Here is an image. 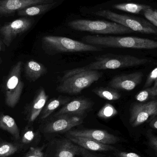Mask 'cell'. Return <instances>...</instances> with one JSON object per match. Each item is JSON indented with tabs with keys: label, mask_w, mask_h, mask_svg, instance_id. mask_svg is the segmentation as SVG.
Segmentation results:
<instances>
[{
	"label": "cell",
	"mask_w": 157,
	"mask_h": 157,
	"mask_svg": "<svg viewBox=\"0 0 157 157\" xmlns=\"http://www.w3.org/2000/svg\"><path fill=\"white\" fill-rule=\"evenodd\" d=\"M149 62L146 59H141L128 55H116L107 53L96 57L95 61L84 67L68 70L64 72L61 81L79 73L88 71L115 70L144 65Z\"/></svg>",
	"instance_id": "obj_1"
},
{
	"label": "cell",
	"mask_w": 157,
	"mask_h": 157,
	"mask_svg": "<svg viewBox=\"0 0 157 157\" xmlns=\"http://www.w3.org/2000/svg\"><path fill=\"white\" fill-rule=\"evenodd\" d=\"M83 42L100 47L153 49L157 48V41L136 37L89 35L82 38Z\"/></svg>",
	"instance_id": "obj_2"
},
{
	"label": "cell",
	"mask_w": 157,
	"mask_h": 157,
	"mask_svg": "<svg viewBox=\"0 0 157 157\" xmlns=\"http://www.w3.org/2000/svg\"><path fill=\"white\" fill-rule=\"evenodd\" d=\"M42 46L45 52L50 54L102 50L101 47L90 45L69 38L58 36L43 37Z\"/></svg>",
	"instance_id": "obj_3"
},
{
	"label": "cell",
	"mask_w": 157,
	"mask_h": 157,
	"mask_svg": "<svg viewBox=\"0 0 157 157\" xmlns=\"http://www.w3.org/2000/svg\"><path fill=\"white\" fill-rule=\"evenodd\" d=\"M69 27L80 31L99 34H122L133 33L132 30L115 22L101 20L77 19L68 24Z\"/></svg>",
	"instance_id": "obj_4"
},
{
	"label": "cell",
	"mask_w": 157,
	"mask_h": 157,
	"mask_svg": "<svg viewBox=\"0 0 157 157\" xmlns=\"http://www.w3.org/2000/svg\"><path fill=\"white\" fill-rule=\"evenodd\" d=\"M103 73L98 71H88L72 75L61 81L56 88L60 93L76 95L98 81Z\"/></svg>",
	"instance_id": "obj_5"
},
{
	"label": "cell",
	"mask_w": 157,
	"mask_h": 157,
	"mask_svg": "<svg viewBox=\"0 0 157 157\" xmlns=\"http://www.w3.org/2000/svg\"><path fill=\"white\" fill-rule=\"evenodd\" d=\"M96 15L105 17L124 26L133 31L147 34H157V28L150 22L140 18L120 14L109 10H100Z\"/></svg>",
	"instance_id": "obj_6"
},
{
	"label": "cell",
	"mask_w": 157,
	"mask_h": 157,
	"mask_svg": "<svg viewBox=\"0 0 157 157\" xmlns=\"http://www.w3.org/2000/svg\"><path fill=\"white\" fill-rule=\"evenodd\" d=\"M23 62L18 61L11 69L6 78L5 87L6 104L13 108L20 100L24 88L21 74Z\"/></svg>",
	"instance_id": "obj_7"
},
{
	"label": "cell",
	"mask_w": 157,
	"mask_h": 157,
	"mask_svg": "<svg viewBox=\"0 0 157 157\" xmlns=\"http://www.w3.org/2000/svg\"><path fill=\"white\" fill-rule=\"evenodd\" d=\"M53 117L43 125V132L48 134L67 132L72 128L80 125L83 122L82 117L70 114L54 115Z\"/></svg>",
	"instance_id": "obj_8"
},
{
	"label": "cell",
	"mask_w": 157,
	"mask_h": 157,
	"mask_svg": "<svg viewBox=\"0 0 157 157\" xmlns=\"http://www.w3.org/2000/svg\"><path fill=\"white\" fill-rule=\"evenodd\" d=\"M34 20L28 17H20L0 27V36L6 47L10 46L18 35L28 30L33 25Z\"/></svg>",
	"instance_id": "obj_9"
},
{
	"label": "cell",
	"mask_w": 157,
	"mask_h": 157,
	"mask_svg": "<svg viewBox=\"0 0 157 157\" xmlns=\"http://www.w3.org/2000/svg\"><path fill=\"white\" fill-rule=\"evenodd\" d=\"M157 116V100L145 103H135L130 109V123L136 127Z\"/></svg>",
	"instance_id": "obj_10"
},
{
	"label": "cell",
	"mask_w": 157,
	"mask_h": 157,
	"mask_svg": "<svg viewBox=\"0 0 157 157\" xmlns=\"http://www.w3.org/2000/svg\"><path fill=\"white\" fill-rule=\"evenodd\" d=\"M66 135L90 138L107 145L114 144L120 140L118 136L109 133L107 131L98 129L70 130L67 132Z\"/></svg>",
	"instance_id": "obj_11"
},
{
	"label": "cell",
	"mask_w": 157,
	"mask_h": 157,
	"mask_svg": "<svg viewBox=\"0 0 157 157\" xmlns=\"http://www.w3.org/2000/svg\"><path fill=\"white\" fill-rule=\"evenodd\" d=\"M93 105L92 101L87 98L81 97L66 103L54 115L67 114L82 117L92 109Z\"/></svg>",
	"instance_id": "obj_12"
},
{
	"label": "cell",
	"mask_w": 157,
	"mask_h": 157,
	"mask_svg": "<svg viewBox=\"0 0 157 157\" xmlns=\"http://www.w3.org/2000/svg\"><path fill=\"white\" fill-rule=\"evenodd\" d=\"M55 0H0V16H11L28 6L54 2Z\"/></svg>",
	"instance_id": "obj_13"
},
{
	"label": "cell",
	"mask_w": 157,
	"mask_h": 157,
	"mask_svg": "<svg viewBox=\"0 0 157 157\" xmlns=\"http://www.w3.org/2000/svg\"><path fill=\"white\" fill-rule=\"evenodd\" d=\"M143 77L142 72L122 75L112 78L109 82V86L116 90H132L141 83Z\"/></svg>",
	"instance_id": "obj_14"
},
{
	"label": "cell",
	"mask_w": 157,
	"mask_h": 157,
	"mask_svg": "<svg viewBox=\"0 0 157 157\" xmlns=\"http://www.w3.org/2000/svg\"><path fill=\"white\" fill-rule=\"evenodd\" d=\"M54 144L55 147L51 152L50 157H75L80 155V147L68 138L59 139Z\"/></svg>",
	"instance_id": "obj_15"
},
{
	"label": "cell",
	"mask_w": 157,
	"mask_h": 157,
	"mask_svg": "<svg viewBox=\"0 0 157 157\" xmlns=\"http://www.w3.org/2000/svg\"><path fill=\"white\" fill-rule=\"evenodd\" d=\"M48 98V96L45 89L43 88H40L28 108L27 118L29 122H34L40 115Z\"/></svg>",
	"instance_id": "obj_16"
},
{
	"label": "cell",
	"mask_w": 157,
	"mask_h": 157,
	"mask_svg": "<svg viewBox=\"0 0 157 157\" xmlns=\"http://www.w3.org/2000/svg\"><path fill=\"white\" fill-rule=\"evenodd\" d=\"M67 138L75 144L87 150L98 152H107L115 150L111 145L105 144L90 138L78 136H67Z\"/></svg>",
	"instance_id": "obj_17"
},
{
	"label": "cell",
	"mask_w": 157,
	"mask_h": 157,
	"mask_svg": "<svg viewBox=\"0 0 157 157\" xmlns=\"http://www.w3.org/2000/svg\"><path fill=\"white\" fill-rule=\"evenodd\" d=\"M46 67L42 63L34 60L27 62L25 66V72L26 77L32 82H35L47 73Z\"/></svg>",
	"instance_id": "obj_18"
},
{
	"label": "cell",
	"mask_w": 157,
	"mask_h": 157,
	"mask_svg": "<svg viewBox=\"0 0 157 157\" xmlns=\"http://www.w3.org/2000/svg\"><path fill=\"white\" fill-rule=\"evenodd\" d=\"M71 98L68 97L60 96L58 98L51 99L46 102L45 107L40 113V119L45 120L52 114L58 108L68 103L71 101Z\"/></svg>",
	"instance_id": "obj_19"
},
{
	"label": "cell",
	"mask_w": 157,
	"mask_h": 157,
	"mask_svg": "<svg viewBox=\"0 0 157 157\" xmlns=\"http://www.w3.org/2000/svg\"><path fill=\"white\" fill-rule=\"evenodd\" d=\"M57 4V2L41 4L28 6L17 12L21 16H34L47 13L52 9Z\"/></svg>",
	"instance_id": "obj_20"
},
{
	"label": "cell",
	"mask_w": 157,
	"mask_h": 157,
	"mask_svg": "<svg viewBox=\"0 0 157 157\" xmlns=\"http://www.w3.org/2000/svg\"><path fill=\"white\" fill-rule=\"evenodd\" d=\"M0 128L10 133L16 140L20 138V131L13 118L8 115L0 116Z\"/></svg>",
	"instance_id": "obj_21"
},
{
	"label": "cell",
	"mask_w": 157,
	"mask_h": 157,
	"mask_svg": "<svg viewBox=\"0 0 157 157\" xmlns=\"http://www.w3.org/2000/svg\"><path fill=\"white\" fill-rule=\"evenodd\" d=\"M92 92L99 98L109 101H116L121 98L120 93L110 87H98L92 89Z\"/></svg>",
	"instance_id": "obj_22"
},
{
	"label": "cell",
	"mask_w": 157,
	"mask_h": 157,
	"mask_svg": "<svg viewBox=\"0 0 157 157\" xmlns=\"http://www.w3.org/2000/svg\"><path fill=\"white\" fill-rule=\"evenodd\" d=\"M112 7L114 9L132 13L139 14L142 13H144L146 10L151 8V6L133 3H124L113 5L112 6Z\"/></svg>",
	"instance_id": "obj_23"
},
{
	"label": "cell",
	"mask_w": 157,
	"mask_h": 157,
	"mask_svg": "<svg viewBox=\"0 0 157 157\" xmlns=\"http://www.w3.org/2000/svg\"><path fill=\"white\" fill-rule=\"evenodd\" d=\"M118 111L115 107L109 103H107L99 110L97 116L103 120H108L118 114Z\"/></svg>",
	"instance_id": "obj_24"
},
{
	"label": "cell",
	"mask_w": 157,
	"mask_h": 157,
	"mask_svg": "<svg viewBox=\"0 0 157 157\" xmlns=\"http://www.w3.org/2000/svg\"><path fill=\"white\" fill-rule=\"evenodd\" d=\"M17 146L10 143L0 144V157H8L14 154L17 151Z\"/></svg>",
	"instance_id": "obj_25"
},
{
	"label": "cell",
	"mask_w": 157,
	"mask_h": 157,
	"mask_svg": "<svg viewBox=\"0 0 157 157\" xmlns=\"http://www.w3.org/2000/svg\"><path fill=\"white\" fill-rule=\"evenodd\" d=\"M144 14L149 22L157 27V10H153L151 7L148 8L144 12Z\"/></svg>",
	"instance_id": "obj_26"
},
{
	"label": "cell",
	"mask_w": 157,
	"mask_h": 157,
	"mask_svg": "<svg viewBox=\"0 0 157 157\" xmlns=\"http://www.w3.org/2000/svg\"><path fill=\"white\" fill-rule=\"evenodd\" d=\"M44 147H30L24 157H44Z\"/></svg>",
	"instance_id": "obj_27"
},
{
	"label": "cell",
	"mask_w": 157,
	"mask_h": 157,
	"mask_svg": "<svg viewBox=\"0 0 157 157\" xmlns=\"http://www.w3.org/2000/svg\"><path fill=\"white\" fill-rule=\"evenodd\" d=\"M152 98V93H151V87L147 88L144 90H142L141 92L138 93L136 96V100L141 102L148 100Z\"/></svg>",
	"instance_id": "obj_28"
},
{
	"label": "cell",
	"mask_w": 157,
	"mask_h": 157,
	"mask_svg": "<svg viewBox=\"0 0 157 157\" xmlns=\"http://www.w3.org/2000/svg\"><path fill=\"white\" fill-rule=\"evenodd\" d=\"M36 136V133L31 129L27 130L23 135L22 142L25 144H28L33 142Z\"/></svg>",
	"instance_id": "obj_29"
},
{
	"label": "cell",
	"mask_w": 157,
	"mask_h": 157,
	"mask_svg": "<svg viewBox=\"0 0 157 157\" xmlns=\"http://www.w3.org/2000/svg\"><path fill=\"white\" fill-rule=\"evenodd\" d=\"M156 78H157V67L155 68L148 75L147 79L146 81L144 87H149L155 82Z\"/></svg>",
	"instance_id": "obj_30"
},
{
	"label": "cell",
	"mask_w": 157,
	"mask_h": 157,
	"mask_svg": "<svg viewBox=\"0 0 157 157\" xmlns=\"http://www.w3.org/2000/svg\"><path fill=\"white\" fill-rule=\"evenodd\" d=\"M148 137L150 146L157 152V136L150 134L148 136Z\"/></svg>",
	"instance_id": "obj_31"
},
{
	"label": "cell",
	"mask_w": 157,
	"mask_h": 157,
	"mask_svg": "<svg viewBox=\"0 0 157 157\" xmlns=\"http://www.w3.org/2000/svg\"><path fill=\"white\" fill-rule=\"evenodd\" d=\"M116 155L118 157H141L136 153L125 152H118Z\"/></svg>",
	"instance_id": "obj_32"
},
{
	"label": "cell",
	"mask_w": 157,
	"mask_h": 157,
	"mask_svg": "<svg viewBox=\"0 0 157 157\" xmlns=\"http://www.w3.org/2000/svg\"><path fill=\"white\" fill-rule=\"evenodd\" d=\"M80 155L83 157H99L90 153L88 150L80 147Z\"/></svg>",
	"instance_id": "obj_33"
},
{
	"label": "cell",
	"mask_w": 157,
	"mask_h": 157,
	"mask_svg": "<svg viewBox=\"0 0 157 157\" xmlns=\"http://www.w3.org/2000/svg\"><path fill=\"white\" fill-rule=\"evenodd\" d=\"M151 93L152 98H154L157 96V78L155 80V84L153 87H151Z\"/></svg>",
	"instance_id": "obj_34"
},
{
	"label": "cell",
	"mask_w": 157,
	"mask_h": 157,
	"mask_svg": "<svg viewBox=\"0 0 157 157\" xmlns=\"http://www.w3.org/2000/svg\"><path fill=\"white\" fill-rule=\"evenodd\" d=\"M150 125L152 128L157 129V116L152 119L150 122Z\"/></svg>",
	"instance_id": "obj_35"
},
{
	"label": "cell",
	"mask_w": 157,
	"mask_h": 157,
	"mask_svg": "<svg viewBox=\"0 0 157 157\" xmlns=\"http://www.w3.org/2000/svg\"><path fill=\"white\" fill-rule=\"evenodd\" d=\"M1 45H0V51H1Z\"/></svg>",
	"instance_id": "obj_36"
}]
</instances>
